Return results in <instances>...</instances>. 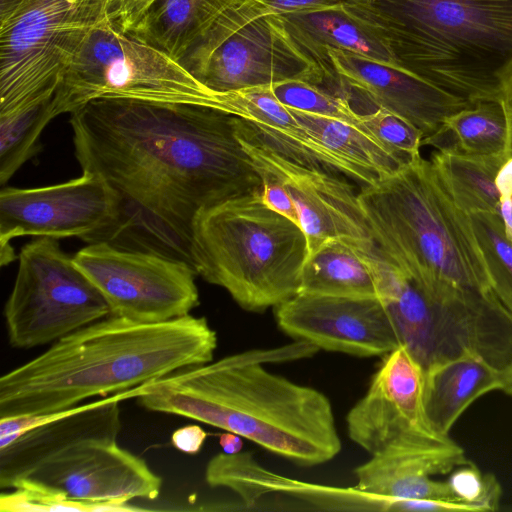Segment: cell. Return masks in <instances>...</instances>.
I'll return each mask as SVG.
<instances>
[{"instance_id":"obj_44","label":"cell","mask_w":512,"mask_h":512,"mask_svg":"<svg viewBox=\"0 0 512 512\" xmlns=\"http://www.w3.org/2000/svg\"><path fill=\"white\" fill-rule=\"evenodd\" d=\"M364 1H365V2H373V1H375V0H364Z\"/></svg>"},{"instance_id":"obj_30","label":"cell","mask_w":512,"mask_h":512,"mask_svg":"<svg viewBox=\"0 0 512 512\" xmlns=\"http://www.w3.org/2000/svg\"><path fill=\"white\" fill-rule=\"evenodd\" d=\"M271 88L277 99L289 108L336 118L360 127L361 113L346 97L325 85L294 79L274 83Z\"/></svg>"},{"instance_id":"obj_4","label":"cell","mask_w":512,"mask_h":512,"mask_svg":"<svg viewBox=\"0 0 512 512\" xmlns=\"http://www.w3.org/2000/svg\"><path fill=\"white\" fill-rule=\"evenodd\" d=\"M362 5L402 69L470 104L512 98V0Z\"/></svg>"},{"instance_id":"obj_26","label":"cell","mask_w":512,"mask_h":512,"mask_svg":"<svg viewBox=\"0 0 512 512\" xmlns=\"http://www.w3.org/2000/svg\"><path fill=\"white\" fill-rule=\"evenodd\" d=\"M290 110L302 127L330 152L375 181L396 173L412 161L395 153L357 125L293 108Z\"/></svg>"},{"instance_id":"obj_35","label":"cell","mask_w":512,"mask_h":512,"mask_svg":"<svg viewBox=\"0 0 512 512\" xmlns=\"http://www.w3.org/2000/svg\"><path fill=\"white\" fill-rule=\"evenodd\" d=\"M153 0H110L108 19L122 31H130Z\"/></svg>"},{"instance_id":"obj_28","label":"cell","mask_w":512,"mask_h":512,"mask_svg":"<svg viewBox=\"0 0 512 512\" xmlns=\"http://www.w3.org/2000/svg\"><path fill=\"white\" fill-rule=\"evenodd\" d=\"M507 155L466 156L435 151L430 159L442 188L466 214L499 213L496 175Z\"/></svg>"},{"instance_id":"obj_19","label":"cell","mask_w":512,"mask_h":512,"mask_svg":"<svg viewBox=\"0 0 512 512\" xmlns=\"http://www.w3.org/2000/svg\"><path fill=\"white\" fill-rule=\"evenodd\" d=\"M327 55L350 101L353 94L359 95L375 109H386L410 122L424 139L434 135L448 117L471 105L404 69L340 49H329Z\"/></svg>"},{"instance_id":"obj_9","label":"cell","mask_w":512,"mask_h":512,"mask_svg":"<svg viewBox=\"0 0 512 512\" xmlns=\"http://www.w3.org/2000/svg\"><path fill=\"white\" fill-rule=\"evenodd\" d=\"M178 62L215 92L294 79L329 84L291 39L278 14L257 0H234Z\"/></svg>"},{"instance_id":"obj_40","label":"cell","mask_w":512,"mask_h":512,"mask_svg":"<svg viewBox=\"0 0 512 512\" xmlns=\"http://www.w3.org/2000/svg\"><path fill=\"white\" fill-rule=\"evenodd\" d=\"M499 212L506 238L512 244V197L500 200Z\"/></svg>"},{"instance_id":"obj_33","label":"cell","mask_w":512,"mask_h":512,"mask_svg":"<svg viewBox=\"0 0 512 512\" xmlns=\"http://www.w3.org/2000/svg\"><path fill=\"white\" fill-rule=\"evenodd\" d=\"M115 503L87 504L62 500L51 495L30 489L17 488L13 492L0 496L2 512H56V511H115Z\"/></svg>"},{"instance_id":"obj_13","label":"cell","mask_w":512,"mask_h":512,"mask_svg":"<svg viewBox=\"0 0 512 512\" xmlns=\"http://www.w3.org/2000/svg\"><path fill=\"white\" fill-rule=\"evenodd\" d=\"M119 198L99 175L81 176L59 184L0 191V261L12 262L16 255L11 241L22 236L53 239L77 237L99 242L115 224Z\"/></svg>"},{"instance_id":"obj_7","label":"cell","mask_w":512,"mask_h":512,"mask_svg":"<svg viewBox=\"0 0 512 512\" xmlns=\"http://www.w3.org/2000/svg\"><path fill=\"white\" fill-rule=\"evenodd\" d=\"M400 345L424 370L476 357L505 376L512 368V314L495 293L420 286L380 252L366 256Z\"/></svg>"},{"instance_id":"obj_21","label":"cell","mask_w":512,"mask_h":512,"mask_svg":"<svg viewBox=\"0 0 512 512\" xmlns=\"http://www.w3.org/2000/svg\"><path fill=\"white\" fill-rule=\"evenodd\" d=\"M469 462L463 447L450 436L432 435L412 447L371 456L354 471L356 487L389 498L457 502L448 483L433 477Z\"/></svg>"},{"instance_id":"obj_3","label":"cell","mask_w":512,"mask_h":512,"mask_svg":"<svg viewBox=\"0 0 512 512\" xmlns=\"http://www.w3.org/2000/svg\"><path fill=\"white\" fill-rule=\"evenodd\" d=\"M217 334L191 314L157 323L109 315L0 378V419L51 414L208 363Z\"/></svg>"},{"instance_id":"obj_8","label":"cell","mask_w":512,"mask_h":512,"mask_svg":"<svg viewBox=\"0 0 512 512\" xmlns=\"http://www.w3.org/2000/svg\"><path fill=\"white\" fill-rule=\"evenodd\" d=\"M100 98L217 109L219 92L202 85L177 60L107 19L91 32L67 68L54 99L55 117Z\"/></svg>"},{"instance_id":"obj_42","label":"cell","mask_w":512,"mask_h":512,"mask_svg":"<svg viewBox=\"0 0 512 512\" xmlns=\"http://www.w3.org/2000/svg\"><path fill=\"white\" fill-rule=\"evenodd\" d=\"M501 391L512 397V368L505 376L504 385Z\"/></svg>"},{"instance_id":"obj_39","label":"cell","mask_w":512,"mask_h":512,"mask_svg":"<svg viewBox=\"0 0 512 512\" xmlns=\"http://www.w3.org/2000/svg\"><path fill=\"white\" fill-rule=\"evenodd\" d=\"M242 437L225 431L219 436V445L226 454H237L242 451L243 441Z\"/></svg>"},{"instance_id":"obj_12","label":"cell","mask_w":512,"mask_h":512,"mask_svg":"<svg viewBox=\"0 0 512 512\" xmlns=\"http://www.w3.org/2000/svg\"><path fill=\"white\" fill-rule=\"evenodd\" d=\"M105 298L110 315L157 323L190 314L199 305L194 268L157 253L89 243L73 257Z\"/></svg>"},{"instance_id":"obj_20","label":"cell","mask_w":512,"mask_h":512,"mask_svg":"<svg viewBox=\"0 0 512 512\" xmlns=\"http://www.w3.org/2000/svg\"><path fill=\"white\" fill-rule=\"evenodd\" d=\"M206 483L233 491L243 510H258L262 502L292 500L317 511L393 510V498L354 487H334L291 479L263 467L250 452L213 456L205 469Z\"/></svg>"},{"instance_id":"obj_24","label":"cell","mask_w":512,"mask_h":512,"mask_svg":"<svg viewBox=\"0 0 512 512\" xmlns=\"http://www.w3.org/2000/svg\"><path fill=\"white\" fill-rule=\"evenodd\" d=\"M512 113L502 101H478L448 117L423 145L466 156H512Z\"/></svg>"},{"instance_id":"obj_1","label":"cell","mask_w":512,"mask_h":512,"mask_svg":"<svg viewBox=\"0 0 512 512\" xmlns=\"http://www.w3.org/2000/svg\"><path fill=\"white\" fill-rule=\"evenodd\" d=\"M70 115L82 172L101 176L119 198L118 219L99 242L194 268L197 217L262 190L239 138L240 117L230 113L191 103L100 98Z\"/></svg>"},{"instance_id":"obj_2","label":"cell","mask_w":512,"mask_h":512,"mask_svg":"<svg viewBox=\"0 0 512 512\" xmlns=\"http://www.w3.org/2000/svg\"><path fill=\"white\" fill-rule=\"evenodd\" d=\"M319 349L305 341L253 349L142 384L138 404L235 433L297 465L324 464L341 451L332 404L319 390L267 370Z\"/></svg>"},{"instance_id":"obj_17","label":"cell","mask_w":512,"mask_h":512,"mask_svg":"<svg viewBox=\"0 0 512 512\" xmlns=\"http://www.w3.org/2000/svg\"><path fill=\"white\" fill-rule=\"evenodd\" d=\"M423 385L424 369L405 346L385 355L367 391L347 414L350 439L376 456L433 433L424 419Z\"/></svg>"},{"instance_id":"obj_16","label":"cell","mask_w":512,"mask_h":512,"mask_svg":"<svg viewBox=\"0 0 512 512\" xmlns=\"http://www.w3.org/2000/svg\"><path fill=\"white\" fill-rule=\"evenodd\" d=\"M162 479L141 457L117 441H92L53 457L14 489L24 488L55 498L87 504L154 500Z\"/></svg>"},{"instance_id":"obj_29","label":"cell","mask_w":512,"mask_h":512,"mask_svg":"<svg viewBox=\"0 0 512 512\" xmlns=\"http://www.w3.org/2000/svg\"><path fill=\"white\" fill-rule=\"evenodd\" d=\"M479 243L491 288L512 314V244L506 238L499 213L469 214Z\"/></svg>"},{"instance_id":"obj_43","label":"cell","mask_w":512,"mask_h":512,"mask_svg":"<svg viewBox=\"0 0 512 512\" xmlns=\"http://www.w3.org/2000/svg\"><path fill=\"white\" fill-rule=\"evenodd\" d=\"M509 104V107L511 109V113H512V98L510 99V101L508 102ZM511 150H512V142H511Z\"/></svg>"},{"instance_id":"obj_38","label":"cell","mask_w":512,"mask_h":512,"mask_svg":"<svg viewBox=\"0 0 512 512\" xmlns=\"http://www.w3.org/2000/svg\"><path fill=\"white\" fill-rule=\"evenodd\" d=\"M500 200L512 197V156L499 169L495 178Z\"/></svg>"},{"instance_id":"obj_36","label":"cell","mask_w":512,"mask_h":512,"mask_svg":"<svg viewBox=\"0 0 512 512\" xmlns=\"http://www.w3.org/2000/svg\"><path fill=\"white\" fill-rule=\"evenodd\" d=\"M273 14H288L306 10H313L341 3L359 0H257Z\"/></svg>"},{"instance_id":"obj_5","label":"cell","mask_w":512,"mask_h":512,"mask_svg":"<svg viewBox=\"0 0 512 512\" xmlns=\"http://www.w3.org/2000/svg\"><path fill=\"white\" fill-rule=\"evenodd\" d=\"M359 200L381 253L419 285L492 290L469 215L442 188L430 160L420 155L363 186Z\"/></svg>"},{"instance_id":"obj_23","label":"cell","mask_w":512,"mask_h":512,"mask_svg":"<svg viewBox=\"0 0 512 512\" xmlns=\"http://www.w3.org/2000/svg\"><path fill=\"white\" fill-rule=\"evenodd\" d=\"M505 375L486 362L462 356L424 370L423 414L435 434L449 436L463 412L479 397L502 390Z\"/></svg>"},{"instance_id":"obj_10","label":"cell","mask_w":512,"mask_h":512,"mask_svg":"<svg viewBox=\"0 0 512 512\" xmlns=\"http://www.w3.org/2000/svg\"><path fill=\"white\" fill-rule=\"evenodd\" d=\"M110 0H26L0 25V115L55 99L91 32L108 19Z\"/></svg>"},{"instance_id":"obj_37","label":"cell","mask_w":512,"mask_h":512,"mask_svg":"<svg viewBox=\"0 0 512 512\" xmlns=\"http://www.w3.org/2000/svg\"><path fill=\"white\" fill-rule=\"evenodd\" d=\"M207 437L205 430L199 425H187L176 429L171 436L172 445L187 454H197Z\"/></svg>"},{"instance_id":"obj_34","label":"cell","mask_w":512,"mask_h":512,"mask_svg":"<svg viewBox=\"0 0 512 512\" xmlns=\"http://www.w3.org/2000/svg\"><path fill=\"white\" fill-rule=\"evenodd\" d=\"M257 171L262 179L261 198L265 205L299 225L296 207L284 185L271 174Z\"/></svg>"},{"instance_id":"obj_18","label":"cell","mask_w":512,"mask_h":512,"mask_svg":"<svg viewBox=\"0 0 512 512\" xmlns=\"http://www.w3.org/2000/svg\"><path fill=\"white\" fill-rule=\"evenodd\" d=\"M273 311L283 333L319 350L357 357H384L400 346L379 297L298 293Z\"/></svg>"},{"instance_id":"obj_41","label":"cell","mask_w":512,"mask_h":512,"mask_svg":"<svg viewBox=\"0 0 512 512\" xmlns=\"http://www.w3.org/2000/svg\"><path fill=\"white\" fill-rule=\"evenodd\" d=\"M0 2V25H2L16 15L26 0H0Z\"/></svg>"},{"instance_id":"obj_11","label":"cell","mask_w":512,"mask_h":512,"mask_svg":"<svg viewBox=\"0 0 512 512\" xmlns=\"http://www.w3.org/2000/svg\"><path fill=\"white\" fill-rule=\"evenodd\" d=\"M109 315L105 298L61 250L57 239L38 237L22 247L4 306L12 347L54 343Z\"/></svg>"},{"instance_id":"obj_15","label":"cell","mask_w":512,"mask_h":512,"mask_svg":"<svg viewBox=\"0 0 512 512\" xmlns=\"http://www.w3.org/2000/svg\"><path fill=\"white\" fill-rule=\"evenodd\" d=\"M142 385L42 416L0 419V487L14 489L38 467L82 443L117 441L120 402Z\"/></svg>"},{"instance_id":"obj_6","label":"cell","mask_w":512,"mask_h":512,"mask_svg":"<svg viewBox=\"0 0 512 512\" xmlns=\"http://www.w3.org/2000/svg\"><path fill=\"white\" fill-rule=\"evenodd\" d=\"M308 254L302 228L265 205L261 191L216 204L194 223L197 275L248 312L274 309L297 295Z\"/></svg>"},{"instance_id":"obj_14","label":"cell","mask_w":512,"mask_h":512,"mask_svg":"<svg viewBox=\"0 0 512 512\" xmlns=\"http://www.w3.org/2000/svg\"><path fill=\"white\" fill-rule=\"evenodd\" d=\"M238 134L255 168L274 176L290 194L309 253L330 239H340L355 247L375 244L359 192L344 175L288 158L266 143L242 118Z\"/></svg>"},{"instance_id":"obj_31","label":"cell","mask_w":512,"mask_h":512,"mask_svg":"<svg viewBox=\"0 0 512 512\" xmlns=\"http://www.w3.org/2000/svg\"><path fill=\"white\" fill-rule=\"evenodd\" d=\"M359 124L363 130L404 158L413 160L420 156V147L424 139L423 133L396 114L383 108H377L361 113Z\"/></svg>"},{"instance_id":"obj_27","label":"cell","mask_w":512,"mask_h":512,"mask_svg":"<svg viewBox=\"0 0 512 512\" xmlns=\"http://www.w3.org/2000/svg\"><path fill=\"white\" fill-rule=\"evenodd\" d=\"M299 293L378 297L369 264L354 246L340 239H330L308 254Z\"/></svg>"},{"instance_id":"obj_25","label":"cell","mask_w":512,"mask_h":512,"mask_svg":"<svg viewBox=\"0 0 512 512\" xmlns=\"http://www.w3.org/2000/svg\"><path fill=\"white\" fill-rule=\"evenodd\" d=\"M234 0H153L129 31L179 61Z\"/></svg>"},{"instance_id":"obj_32","label":"cell","mask_w":512,"mask_h":512,"mask_svg":"<svg viewBox=\"0 0 512 512\" xmlns=\"http://www.w3.org/2000/svg\"><path fill=\"white\" fill-rule=\"evenodd\" d=\"M446 482L455 501L473 507L476 512L498 509L500 483L493 474H483L475 464L469 462L455 468Z\"/></svg>"},{"instance_id":"obj_22","label":"cell","mask_w":512,"mask_h":512,"mask_svg":"<svg viewBox=\"0 0 512 512\" xmlns=\"http://www.w3.org/2000/svg\"><path fill=\"white\" fill-rule=\"evenodd\" d=\"M363 0L279 16L296 45L336 82L327 50L340 49L401 68L384 33L368 16ZM402 69V68H401Z\"/></svg>"}]
</instances>
